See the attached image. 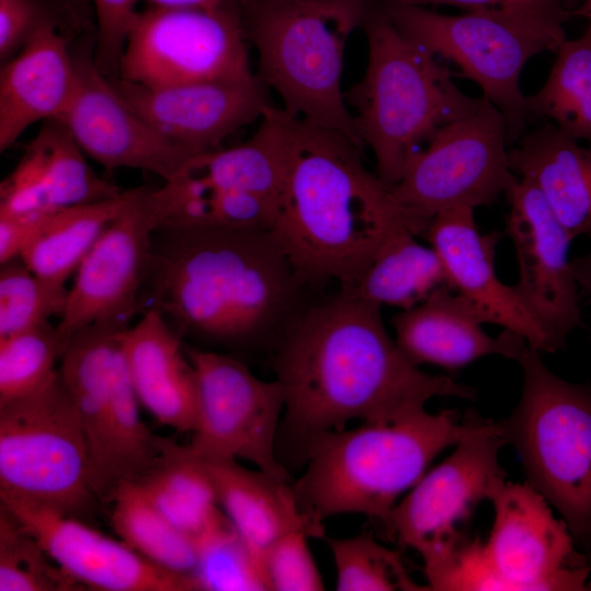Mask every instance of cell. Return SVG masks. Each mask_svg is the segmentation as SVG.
I'll use <instances>...</instances> for the list:
<instances>
[{
    "label": "cell",
    "instance_id": "6da1fadb",
    "mask_svg": "<svg viewBox=\"0 0 591 591\" xmlns=\"http://www.w3.org/2000/svg\"><path fill=\"white\" fill-rule=\"evenodd\" d=\"M381 309L347 289L311 301L271 351L285 392L283 424L308 442L351 421H391L434 396L475 399L477 390L413 364Z\"/></svg>",
    "mask_w": 591,
    "mask_h": 591
},
{
    "label": "cell",
    "instance_id": "7a4b0ae2",
    "mask_svg": "<svg viewBox=\"0 0 591 591\" xmlns=\"http://www.w3.org/2000/svg\"><path fill=\"white\" fill-rule=\"evenodd\" d=\"M144 289L181 338L270 354L312 291L269 230L223 227L157 229Z\"/></svg>",
    "mask_w": 591,
    "mask_h": 591
},
{
    "label": "cell",
    "instance_id": "3957f363",
    "mask_svg": "<svg viewBox=\"0 0 591 591\" xmlns=\"http://www.w3.org/2000/svg\"><path fill=\"white\" fill-rule=\"evenodd\" d=\"M283 179L270 232L311 290L349 288L398 230L422 229L345 135L275 108Z\"/></svg>",
    "mask_w": 591,
    "mask_h": 591
},
{
    "label": "cell",
    "instance_id": "277c9868",
    "mask_svg": "<svg viewBox=\"0 0 591 591\" xmlns=\"http://www.w3.org/2000/svg\"><path fill=\"white\" fill-rule=\"evenodd\" d=\"M495 422L472 410L431 414L425 408L391 421L318 433L305 443L306 467L290 483L292 493L301 512L320 529L324 520L346 513L384 525L439 453Z\"/></svg>",
    "mask_w": 591,
    "mask_h": 591
},
{
    "label": "cell",
    "instance_id": "5b68a950",
    "mask_svg": "<svg viewBox=\"0 0 591 591\" xmlns=\"http://www.w3.org/2000/svg\"><path fill=\"white\" fill-rule=\"evenodd\" d=\"M361 27L368 42L362 79L347 94L358 136L375 158L376 175L389 187L403 177L419 147L444 125L476 111L480 99L463 93L450 69L403 34L369 0Z\"/></svg>",
    "mask_w": 591,
    "mask_h": 591
},
{
    "label": "cell",
    "instance_id": "8992f818",
    "mask_svg": "<svg viewBox=\"0 0 591 591\" xmlns=\"http://www.w3.org/2000/svg\"><path fill=\"white\" fill-rule=\"evenodd\" d=\"M256 77L283 111L336 130L362 150L341 91L346 44L361 26L369 0H235Z\"/></svg>",
    "mask_w": 591,
    "mask_h": 591
},
{
    "label": "cell",
    "instance_id": "52a82bcc",
    "mask_svg": "<svg viewBox=\"0 0 591 591\" xmlns=\"http://www.w3.org/2000/svg\"><path fill=\"white\" fill-rule=\"evenodd\" d=\"M526 341L515 357L523 374L513 413L499 420L526 482L565 521L576 546L591 552V383L553 373Z\"/></svg>",
    "mask_w": 591,
    "mask_h": 591
},
{
    "label": "cell",
    "instance_id": "ba28073f",
    "mask_svg": "<svg viewBox=\"0 0 591 591\" xmlns=\"http://www.w3.org/2000/svg\"><path fill=\"white\" fill-rule=\"evenodd\" d=\"M382 8L403 34L454 62L482 89L505 116L509 141L524 135L529 113L521 72L536 55L558 49L567 38L566 21L498 10L448 15L385 0Z\"/></svg>",
    "mask_w": 591,
    "mask_h": 591
},
{
    "label": "cell",
    "instance_id": "9c48e42d",
    "mask_svg": "<svg viewBox=\"0 0 591 591\" xmlns=\"http://www.w3.org/2000/svg\"><path fill=\"white\" fill-rule=\"evenodd\" d=\"M0 498L85 522L101 506L85 436L59 370L38 391L0 405Z\"/></svg>",
    "mask_w": 591,
    "mask_h": 591
},
{
    "label": "cell",
    "instance_id": "30bf717a",
    "mask_svg": "<svg viewBox=\"0 0 591 591\" xmlns=\"http://www.w3.org/2000/svg\"><path fill=\"white\" fill-rule=\"evenodd\" d=\"M502 113L483 97L473 113L441 127L390 187L396 204L422 229L439 213L489 206L515 178Z\"/></svg>",
    "mask_w": 591,
    "mask_h": 591
},
{
    "label": "cell",
    "instance_id": "8fae6325",
    "mask_svg": "<svg viewBox=\"0 0 591 591\" xmlns=\"http://www.w3.org/2000/svg\"><path fill=\"white\" fill-rule=\"evenodd\" d=\"M254 76L235 0L208 9L149 7L139 12L118 73L149 86Z\"/></svg>",
    "mask_w": 591,
    "mask_h": 591
},
{
    "label": "cell",
    "instance_id": "7c38bea8",
    "mask_svg": "<svg viewBox=\"0 0 591 591\" xmlns=\"http://www.w3.org/2000/svg\"><path fill=\"white\" fill-rule=\"evenodd\" d=\"M506 444L498 421L462 440L393 507L384 524L386 534L421 556L425 573L443 565L472 538L467 526L475 508L489 500L507 477L499 463Z\"/></svg>",
    "mask_w": 591,
    "mask_h": 591
},
{
    "label": "cell",
    "instance_id": "4fadbf2b",
    "mask_svg": "<svg viewBox=\"0 0 591 591\" xmlns=\"http://www.w3.org/2000/svg\"><path fill=\"white\" fill-rule=\"evenodd\" d=\"M199 386V409L190 449L202 460H244L289 482L276 442L285 392L276 380L256 376L240 359L184 345Z\"/></svg>",
    "mask_w": 591,
    "mask_h": 591
},
{
    "label": "cell",
    "instance_id": "5bb4252c",
    "mask_svg": "<svg viewBox=\"0 0 591 591\" xmlns=\"http://www.w3.org/2000/svg\"><path fill=\"white\" fill-rule=\"evenodd\" d=\"M489 501L495 519L484 549L501 590H587L588 559L536 489L505 479Z\"/></svg>",
    "mask_w": 591,
    "mask_h": 591
},
{
    "label": "cell",
    "instance_id": "9a60e30c",
    "mask_svg": "<svg viewBox=\"0 0 591 591\" xmlns=\"http://www.w3.org/2000/svg\"><path fill=\"white\" fill-rule=\"evenodd\" d=\"M150 190L136 187L121 212L100 236L77 270L56 331L62 352L70 338L91 325L127 328L140 312L158 224Z\"/></svg>",
    "mask_w": 591,
    "mask_h": 591
},
{
    "label": "cell",
    "instance_id": "2e32d148",
    "mask_svg": "<svg viewBox=\"0 0 591 591\" xmlns=\"http://www.w3.org/2000/svg\"><path fill=\"white\" fill-rule=\"evenodd\" d=\"M506 197L510 204L506 232L519 266L513 287L546 332L554 352L563 350L569 334L582 325L579 287L569 259L572 240L529 179L515 176Z\"/></svg>",
    "mask_w": 591,
    "mask_h": 591
},
{
    "label": "cell",
    "instance_id": "e0dca14e",
    "mask_svg": "<svg viewBox=\"0 0 591 591\" xmlns=\"http://www.w3.org/2000/svg\"><path fill=\"white\" fill-rule=\"evenodd\" d=\"M77 82L58 119L85 155L112 171H149L164 182L181 175L196 152L179 147L151 127L113 89L93 55L74 56Z\"/></svg>",
    "mask_w": 591,
    "mask_h": 591
},
{
    "label": "cell",
    "instance_id": "ac0fdd59",
    "mask_svg": "<svg viewBox=\"0 0 591 591\" xmlns=\"http://www.w3.org/2000/svg\"><path fill=\"white\" fill-rule=\"evenodd\" d=\"M108 79L115 92L160 135L196 153L220 148L227 137L262 118L271 106L256 74L157 86Z\"/></svg>",
    "mask_w": 591,
    "mask_h": 591
},
{
    "label": "cell",
    "instance_id": "d6986e66",
    "mask_svg": "<svg viewBox=\"0 0 591 591\" xmlns=\"http://www.w3.org/2000/svg\"><path fill=\"white\" fill-rule=\"evenodd\" d=\"M49 557L83 589L102 591H193L195 582L167 571L85 521L61 512L0 498Z\"/></svg>",
    "mask_w": 591,
    "mask_h": 591
},
{
    "label": "cell",
    "instance_id": "ffe728a7",
    "mask_svg": "<svg viewBox=\"0 0 591 591\" xmlns=\"http://www.w3.org/2000/svg\"><path fill=\"white\" fill-rule=\"evenodd\" d=\"M499 231L480 233L474 209L455 208L436 216L422 235L439 255L449 286L475 311L483 323L511 331L538 352H554L552 343L513 286L496 275Z\"/></svg>",
    "mask_w": 591,
    "mask_h": 591
},
{
    "label": "cell",
    "instance_id": "44dd1931",
    "mask_svg": "<svg viewBox=\"0 0 591 591\" xmlns=\"http://www.w3.org/2000/svg\"><path fill=\"white\" fill-rule=\"evenodd\" d=\"M58 119L43 121L0 184V217L26 216L106 200L124 190L99 176Z\"/></svg>",
    "mask_w": 591,
    "mask_h": 591
},
{
    "label": "cell",
    "instance_id": "7402d4cb",
    "mask_svg": "<svg viewBox=\"0 0 591 591\" xmlns=\"http://www.w3.org/2000/svg\"><path fill=\"white\" fill-rule=\"evenodd\" d=\"M395 341L415 366L431 364L448 371L462 369L490 355L514 360L526 341L505 329L491 337L472 306L449 286L392 317Z\"/></svg>",
    "mask_w": 591,
    "mask_h": 591
},
{
    "label": "cell",
    "instance_id": "603a6c76",
    "mask_svg": "<svg viewBox=\"0 0 591 591\" xmlns=\"http://www.w3.org/2000/svg\"><path fill=\"white\" fill-rule=\"evenodd\" d=\"M121 351L140 405L161 425L193 432L199 409L196 370L181 336L155 309L128 327Z\"/></svg>",
    "mask_w": 591,
    "mask_h": 591
},
{
    "label": "cell",
    "instance_id": "cb8c5ba5",
    "mask_svg": "<svg viewBox=\"0 0 591 591\" xmlns=\"http://www.w3.org/2000/svg\"><path fill=\"white\" fill-rule=\"evenodd\" d=\"M60 22L40 26L0 71V151L38 121L56 119L77 82L74 56Z\"/></svg>",
    "mask_w": 591,
    "mask_h": 591
},
{
    "label": "cell",
    "instance_id": "d4e9b609",
    "mask_svg": "<svg viewBox=\"0 0 591 591\" xmlns=\"http://www.w3.org/2000/svg\"><path fill=\"white\" fill-rule=\"evenodd\" d=\"M509 163L536 186L571 240H591V144L548 123L523 135Z\"/></svg>",
    "mask_w": 591,
    "mask_h": 591
},
{
    "label": "cell",
    "instance_id": "484cf974",
    "mask_svg": "<svg viewBox=\"0 0 591 591\" xmlns=\"http://www.w3.org/2000/svg\"><path fill=\"white\" fill-rule=\"evenodd\" d=\"M202 461L221 510L260 568L267 548L291 530L302 529L312 537H325L324 529L315 526L301 512L289 482L258 468L250 470L237 460Z\"/></svg>",
    "mask_w": 591,
    "mask_h": 591
},
{
    "label": "cell",
    "instance_id": "4316f807",
    "mask_svg": "<svg viewBox=\"0 0 591 591\" xmlns=\"http://www.w3.org/2000/svg\"><path fill=\"white\" fill-rule=\"evenodd\" d=\"M126 329L107 325L80 329L68 341L58 368L85 436L95 495L107 455L114 358Z\"/></svg>",
    "mask_w": 591,
    "mask_h": 591
},
{
    "label": "cell",
    "instance_id": "83f0119b",
    "mask_svg": "<svg viewBox=\"0 0 591 591\" xmlns=\"http://www.w3.org/2000/svg\"><path fill=\"white\" fill-rule=\"evenodd\" d=\"M158 228L223 227L271 230L278 198L219 187L185 171L150 190Z\"/></svg>",
    "mask_w": 591,
    "mask_h": 591
},
{
    "label": "cell",
    "instance_id": "f1b7e54d",
    "mask_svg": "<svg viewBox=\"0 0 591 591\" xmlns=\"http://www.w3.org/2000/svg\"><path fill=\"white\" fill-rule=\"evenodd\" d=\"M134 190L51 211L23 248L21 258L34 274L66 283L131 199Z\"/></svg>",
    "mask_w": 591,
    "mask_h": 591
},
{
    "label": "cell",
    "instance_id": "f546056e",
    "mask_svg": "<svg viewBox=\"0 0 591 591\" xmlns=\"http://www.w3.org/2000/svg\"><path fill=\"white\" fill-rule=\"evenodd\" d=\"M136 483L175 526L195 540L222 513L205 463L189 445L164 439L159 457Z\"/></svg>",
    "mask_w": 591,
    "mask_h": 591
},
{
    "label": "cell",
    "instance_id": "4dcf8cb0",
    "mask_svg": "<svg viewBox=\"0 0 591 591\" xmlns=\"http://www.w3.org/2000/svg\"><path fill=\"white\" fill-rule=\"evenodd\" d=\"M416 237L406 228L395 232L355 285L343 289L380 308L389 305L408 310L426 300L436 289L449 286L437 252L418 243Z\"/></svg>",
    "mask_w": 591,
    "mask_h": 591
},
{
    "label": "cell",
    "instance_id": "1f68e13d",
    "mask_svg": "<svg viewBox=\"0 0 591 591\" xmlns=\"http://www.w3.org/2000/svg\"><path fill=\"white\" fill-rule=\"evenodd\" d=\"M139 406L120 340L113 366L106 463L96 491L103 505L111 503L120 485L138 482L161 453L164 438L144 425Z\"/></svg>",
    "mask_w": 591,
    "mask_h": 591
},
{
    "label": "cell",
    "instance_id": "d6a6232c",
    "mask_svg": "<svg viewBox=\"0 0 591 591\" xmlns=\"http://www.w3.org/2000/svg\"><path fill=\"white\" fill-rule=\"evenodd\" d=\"M109 508L111 526L120 541L150 563L195 582V538L175 526L137 483L120 485Z\"/></svg>",
    "mask_w": 591,
    "mask_h": 591
},
{
    "label": "cell",
    "instance_id": "836d02e7",
    "mask_svg": "<svg viewBox=\"0 0 591 591\" xmlns=\"http://www.w3.org/2000/svg\"><path fill=\"white\" fill-rule=\"evenodd\" d=\"M543 86L526 96L530 115L546 118L563 132L591 144V18L577 38H566Z\"/></svg>",
    "mask_w": 591,
    "mask_h": 591
},
{
    "label": "cell",
    "instance_id": "e575fe53",
    "mask_svg": "<svg viewBox=\"0 0 591 591\" xmlns=\"http://www.w3.org/2000/svg\"><path fill=\"white\" fill-rule=\"evenodd\" d=\"M195 541L197 590L267 591L260 565L223 511Z\"/></svg>",
    "mask_w": 591,
    "mask_h": 591
},
{
    "label": "cell",
    "instance_id": "d590c367",
    "mask_svg": "<svg viewBox=\"0 0 591 591\" xmlns=\"http://www.w3.org/2000/svg\"><path fill=\"white\" fill-rule=\"evenodd\" d=\"M336 569L338 591H421L407 572L401 554L379 543L371 532L325 538Z\"/></svg>",
    "mask_w": 591,
    "mask_h": 591
},
{
    "label": "cell",
    "instance_id": "8d00e7d4",
    "mask_svg": "<svg viewBox=\"0 0 591 591\" xmlns=\"http://www.w3.org/2000/svg\"><path fill=\"white\" fill-rule=\"evenodd\" d=\"M84 590L0 503V591Z\"/></svg>",
    "mask_w": 591,
    "mask_h": 591
},
{
    "label": "cell",
    "instance_id": "74e56055",
    "mask_svg": "<svg viewBox=\"0 0 591 591\" xmlns=\"http://www.w3.org/2000/svg\"><path fill=\"white\" fill-rule=\"evenodd\" d=\"M0 338L63 313L69 289L34 274L16 256L0 264Z\"/></svg>",
    "mask_w": 591,
    "mask_h": 591
},
{
    "label": "cell",
    "instance_id": "f35d334b",
    "mask_svg": "<svg viewBox=\"0 0 591 591\" xmlns=\"http://www.w3.org/2000/svg\"><path fill=\"white\" fill-rule=\"evenodd\" d=\"M62 347L49 322L0 338V405L32 394L58 372Z\"/></svg>",
    "mask_w": 591,
    "mask_h": 591
},
{
    "label": "cell",
    "instance_id": "ab89813d",
    "mask_svg": "<svg viewBox=\"0 0 591 591\" xmlns=\"http://www.w3.org/2000/svg\"><path fill=\"white\" fill-rule=\"evenodd\" d=\"M310 533L291 530L278 537L265 552L262 569L269 591L324 590L322 575L310 549Z\"/></svg>",
    "mask_w": 591,
    "mask_h": 591
},
{
    "label": "cell",
    "instance_id": "60d3db41",
    "mask_svg": "<svg viewBox=\"0 0 591 591\" xmlns=\"http://www.w3.org/2000/svg\"><path fill=\"white\" fill-rule=\"evenodd\" d=\"M140 0H92L96 15L93 58L103 74L118 77L129 33L139 12Z\"/></svg>",
    "mask_w": 591,
    "mask_h": 591
},
{
    "label": "cell",
    "instance_id": "b9f144b4",
    "mask_svg": "<svg viewBox=\"0 0 591 591\" xmlns=\"http://www.w3.org/2000/svg\"><path fill=\"white\" fill-rule=\"evenodd\" d=\"M48 0H0V61L14 57L44 24L58 15Z\"/></svg>",
    "mask_w": 591,
    "mask_h": 591
},
{
    "label": "cell",
    "instance_id": "7bdbcfd3",
    "mask_svg": "<svg viewBox=\"0 0 591 591\" xmlns=\"http://www.w3.org/2000/svg\"><path fill=\"white\" fill-rule=\"evenodd\" d=\"M393 3L425 7L428 4L453 5L474 10H498L534 14L568 21L572 12L563 0H385Z\"/></svg>",
    "mask_w": 591,
    "mask_h": 591
},
{
    "label": "cell",
    "instance_id": "ee69618b",
    "mask_svg": "<svg viewBox=\"0 0 591 591\" xmlns=\"http://www.w3.org/2000/svg\"><path fill=\"white\" fill-rule=\"evenodd\" d=\"M50 212L0 217V264L21 255Z\"/></svg>",
    "mask_w": 591,
    "mask_h": 591
},
{
    "label": "cell",
    "instance_id": "f6af8a7d",
    "mask_svg": "<svg viewBox=\"0 0 591 591\" xmlns=\"http://www.w3.org/2000/svg\"><path fill=\"white\" fill-rule=\"evenodd\" d=\"M571 269L578 287L591 298V252L571 259Z\"/></svg>",
    "mask_w": 591,
    "mask_h": 591
},
{
    "label": "cell",
    "instance_id": "bcb514c9",
    "mask_svg": "<svg viewBox=\"0 0 591 591\" xmlns=\"http://www.w3.org/2000/svg\"><path fill=\"white\" fill-rule=\"evenodd\" d=\"M150 7L163 8H217L231 0H140Z\"/></svg>",
    "mask_w": 591,
    "mask_h": 591
},
{
    "label": "cell",
    "instance_id": "7dc6e473",
    "mask_svg": "<svg viewBox=\"0 0 591 591\" xmlns=\"http://www.w3.org/2000/svg\"><path fill=\"white\" fill-rule=\"evenodd\" d=\"M72 19L77 23H82V16H85L88 0H48Z\"/></svg>",
    "mask_w": 591,
    "mask_h": 591
},
{
    "label": "cell",
    "instance_id": "c3c4849f",
    "mask_svg": "<svg viewBox=\"0 0 591 591\" xmlns=\"http://www.w3.org/2000/svg\"><path fill=\"white\" fill-rule=\"evenodd\" d=\"M572 15L591 18V0H583L573 11Z\"/></svg>",
    "mask_w": 591,
    "mask_h": 591
},
{
    "label": "cell",
    "instance_id": "681fc988",
    "mask_svg": "<svg viewBox=\"0 0 591 591\" xmlns=\"http://www.w3.org/2000/svg\"><path fill=\"white\" fill-rule=\"evenodd\" d=\"M563 2L572 12L579 5L580 0H563Z\"/></svg>",
    "mask_w": 591,
    "mask_h": 591
},
{
    "label": "cell",
    "instance_id": "f907efd6",
    "mask_svg": "<svg viewBox=\"0 0 591 591\" xmlns=\"http://www.w3.org/2000/svg\"><path fill=\"white\" fill-rule=\"evenodd\" d=\"M584 555H586V557L588 559V563H589L590 567H591V552H589L588 554H584ZM587 590H591V580L588 581V583H587Z\"/></svg>",
    "mask_w": 591,
    "mask_h": 591
},
{
    "label": "cell",
    "instance_id": "816d5d0a",
    "mask_svg": "<svg viewBox=\"0 0 591 591\" xmlns=\"http://www.w3.org/2000/svg\"><path fill=\"white\" fill-rule=\"evenodd\" d=\"M590 341H591V332H590Z\"/></svg>",
    "mask_w": 591,
    "mask_h": 591
}]
</instances>
